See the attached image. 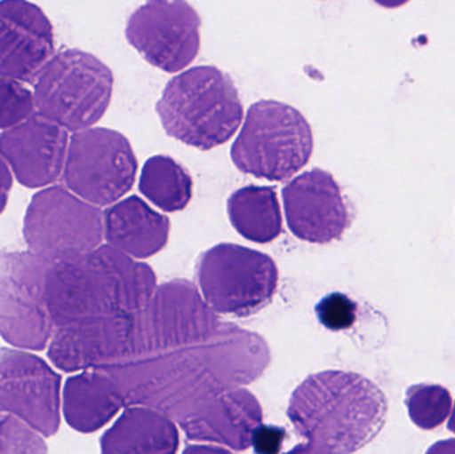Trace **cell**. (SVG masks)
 <instances>
[{
	"mask_svg": "<svg viewBox=\"0 0 455 454\" xmlns=\"http://www.w3.org/2000/svg\"><path fill=\"white\" fill-rule=\"evenodd\" d=\"M187 349V367L178 349H170L96 368L116 381L128 407L152 408L180 423L216 394L259 378L269 362L261 338L227 324Z\"/></svg>",
	"mask_w": 455,
	"mask_h": 454,
	"instance_id": "cell-1",
	"label": "cell"
},
{
	"mask_svg": "<svg viewBox=\"0 0 455 454\" xmlns=\"http://www.w3.org/2000/svg\"><path fill=\"white\" fill-rule=\"evenodd\" d=\"M156 290V275L148 264L106 244L88 255L50 264L44 296L56 330L114 315L138 316Z\"/></svg>",
	"mask_w": 455,
	"mask_h": 454,
	"instance_id": "cell-2",
	"label": "cell"
},
{
	"mask_svg": "<svg viewBox=\"0 0 455 454\" xmlns=\"http://www.w3.org/2000/svg\"><path fill=\"white\" fill-rule=\"evenodd\" d=\"M286 415L307 444L328 454H353L384 428L387 400L358 373L323 370L294 389Z\"/></svg>",
	"mask_w": 455,
	"mask_h": 454,
	"instance_id": "cell-3",
	"label": "cell"
},
{
	"mask_svg": "<svg viewBox=\"0 0 455 454\" xmlns=\"http://www.w3.org/2000/svg\"><path fill=\"white\" fill-rule=\"evenodd\" d=\"M156 112L168 136L202 151L226 144L243 119L235 83L213 66L194 67L172 77Z\"/></svg>",
	"mask_w": 455,
	"mask_h": 454,
	"instance_id": "cell-4",
	"label": "cell"
},
{
	"mask_svg": "<svg viewBox=\"0 0 455 454\" xmlns=\"http://www.w3.org/2000/svg\"><path fill=\"white\" fill-rule=\"evenodd\" d=\"M312 127L294 107L275 100L254 103L230 149L233 164L257 179L285 181L309 163Z\"/></svg>",
	"mask_w": 455,
	"mask_h": 454,
	"instance_id": "cell-5",
	"label": "cell"
},
{
	"mask_svg": "<svg viewBox=\"0 0 455 454\" xmlns=\"http://www.w3.org/2000/svg\"><path fill=\"white\" fill-rule=\"evenodd\" d=\"M112 93L114 74L109 67L76 48L56 52L34 83L37 114L71 135L100 122Z\"/></svg>",
	"mask_w": 455,
	"mask_h": 454,
	"instance_id": "cell-6",
	"label": "cell"
},
{
	"mask_svg": "<svg viewBox=\"0 0 455 454\" xmlns=\"http://www.w3.org/2000/svg\"><path fill=\"white\" fill-rule=\"evenodd\" d=\"M28 251L50 264L88 255L103 245L104 213L64 184L32 196L23 221Z\"/></svg>",
	"mask_w": 455,
	"mask_h": 454,
	"instance_id": "cell-7",
	"label": "cell"
},
{
	"mask_svg": "<svg viewBox=\"0 0 455 454\" xmlns=\"http://www.w3.org/2000/svg\"><path fill=\"white\" fill-rule=\"evenodd\" d=\"M196 275L208 306L235 317L251 316L269 306L278 287V268L270 256L229 243L205 251Z\"/></svg>",
	"mask_w": 455,
	"mask_h": 454,
	"instance_id": "cell-8",
	"label": "cell"
},
{
	"mask_svg": "<svg viewBox=\"0 0 455 454\" xmlns=\"http://www.w3.org/2000/svg\"><path fill=\"white\" fill-rule=\"evenodd\" d=\"M138 159L128 139L109 128L72 133L63 183L95 207H111L132 188Z\"/></svg>",
	"mask_w": 455,
	"mask_h": 454,
	"instance_id": "cell-9",
	"label": "cell"
},
{
	"mask_svg": "<svg viewBox=\"0 0 455 454\" xmlns=\"http://www.w3.org/2000/svg\"><path fill=\"white\" fill-rule=\"evenodd\" d=\"M50 263L26 252L0 253V336L11 346L42 351L53 335L45 304Z\"/></svg>",
	"mask_w": 455,
	"mask_h": 454,
	"instance_id": "cell-10",
	"label": "cell"
},
{
	"mask_svg": "<svg viewBox=\"0 0 455 454\" xmlns=\"http://www.w3.org/2000/svg\"><path fill=\"white\" fill-rule=\"evenodd\" d=\"M221 325L194 283L171 280L157 287L147 308L136 316V356L204 343L215 338Z\"/></svg>",
	"mask_w": 455,
	"mask_h": 454,
	"instance_id": "cell-11",
	"label": "cell"
},
{
	"mask_svg": "<svg viewBox=\"0 0 455 454\" xmlns=\"http://www.w3.org/2000/svg\"><path fill=\"white\" fill-rule=\"evenodd\" d=\"M200 19L189 3L151 0L128 19L125 37L151 66L183 71L199 55Z\"/></svg>",
	"mask_w": 455,
	"mask_h": 454,
	"instance_id": "cell-12",
	"label": "cell"
},
{
	"mask_svg": "<svg viewBox=\"0 0 455 454\" xmlns=\"http://www.w3.org/2000/svg\"><path fill=\"white\" fill-rule=\"evenodd\" d=\"M0 410L40 436H53L60 426L61 376L31 352L0 349Z\"/></svg>",
	"mask_w": 455,
	"mask_h": 454,
	"instance_id": "cell-13",
	"label": "cell"
},
{
	"mask_svg": "<svg viewBox=\"0 0 455 454\" xmlns=\"http://www.w3.org/2000/svg\"><path fill=\"white\" fill-rule=\"evenodd\" d=\"M136 316L114 315L72 323L53 331L48 357L67 373L83 372L138 354Z\"/></svg>",
	"mask_w": 455,
	"mask_h": 454,
	"instance_id": "cell-14",
	"label": "cell"
},
{
	"mask_svg": "<svg viewBox=\"0 0 455 454\" xmlns=\"http://www.w3.org/2000/svg\"><path fill=\"white\" fill-rule=\"evenodd\" d=\"M283 202L289 229L302 242L328 244L341 239L352 224L339 183L320 168L289 181L283 189Z\"/></svg>",
	"mask_w": 455,
	"mask_h": 454,
	"instance_id": "cell-15",
	"label": "cell"
},
{
	"mask_svg": "<svg viewBox=\"0 0 455 454\" xmlns=\"http://www.w3.org/2000/svg\"><path fill=\"white\" fill-rule=\"evenodd\" d=\"M68 131L40 114L0 133V156L18 183L29 189L55 186L63 178Z\"/></svg>",
	"mask_w": 455,
	"mask_h": 454,
	"instance_id": "cell-16",
	"label": "cell"
},
{
	"mask_svg": "<svg viewBox=\"0 0 455 454\" xmlns=\"http://www.w3.org/2000/svg\"><path fill=\"white\" fill-rule=\"evenodd\" d=\"M55 55V34L44 11L27 0L0 2V76L34 84Z\"/></svg>",
	"mask_w": 455,
	"mask_h": 454,
	"instance_id": "cell-17",
	"label": "cell"
},
{
	"mask_svg": "<svg viewBox=\"0 0 455 454\" xmlns=\"http://www.w3.org/2000/svg\"><path fill=\"white\" fill-rule=\"evenodd\" d=\"M262 420L264 413L259 400L240 386L216 394L179 426L191 442L243 452L251 447L254 432L262 426Z\"/></svg>",
	"mask_w": 455,
	"mask_h": 454,
	"instance_id": "cell-18",
	"label": "cell"
},
{
	"mask_svg": "<svg viewBox=\"0 0 455 454\" xmlns=\"http://www.w3.org/2000/svg\"><path fill=\"white\" fill-rule=\"evenodd\" d=\"M170 232V219L139 196L120 200L104 212L107 245L136 260L164 250Z\"/></svg>",
	"mask_w": 455,
	"mask_h": 454,
	"instance_id": "cell-19",
	"label": "cell"
},
{
	"mask_svg": "<svg viewBox=\"0 0 455 454\" xmlns=\"http://www.w3.org/2000/svg\"><path fill=\"white\" fill-rule=\"evenodd\" d=\"M63 415L80 434H93L127 407L116 381L101 368L83 370L64 384Z\"/></svg>",
	"mask_w": 455,
	"mask_h": 454,
	"instance_id": "cell-20",
	"label": "cell"
},
{
	"mask_svg": "<svg viewBox=\"0 0 455 454\" xmlns=\"http://www.w3.org/2000/svg\"><path fill=\"white\" fill-rule=\"evenodd\" d=\"M180 434L172 418L130 405L100 440L101 454H176Z\"/></svg>",
	"mask_w": 455,
	"mask_h": 454,
	"instance_id": "cell-21",
	"label": "cell"
},
{
	"mask_svg": "<svg viewBox=\"0 0 455 454\" xmlns=\"http://www.w3.org/2000/svg\"><path fill=\"white\" fill-rule=\"evenodd\" d=\"M228 218L233 228L249 242L267 244L283 234V213L272 187L248 186L230 195Z\"/></svg>",
	"mask_w": 455,
	"mask_h": 454,
	"instance_id": "cell-22",
	"label": "cell"
},
{
	"mask_svg": "<svg viewBox=\"0 0 455 454\" xmlns=\"http://www.w3.org/2000/svg\"><path fill=\"white\" fill-rule=\"evenodd\" d=\"M139 189L160 210L173 213L186 210L194 196L191 173L173 157H149L141 171Z\"/></svg>",
	"mask_w": 455,
	"mask_h": 454,
	"instance_id": "cell-23",
	"label": "cell"
},
{
	"mask_svg": "<svg viewBox=\"0 0 455 454\" xmlns=\"http://www.w3.org/2000/svg\"><path fill=\"white\" fill-rule=\"evenodd\" d=\"M405 405L411 420L424 431L443 426L451 413L453 399L445 386L417 384L406 391Z\"/></svg>",
	"mask_w": 455,
	"mask_h": 454,
	"instance_id": "cell-24",
	"label": "cell"
},
{
	"mask_svg": "<svg viewBox=\"0 0 455 454\" xmlns=\"http://www.w3.org/2000/svg\"><path fill=\"white\" fill-rule=\"evenodd\" d=\"M35 114L34 90L26 83L0 76V131L12 130Z\"/></svg>",
	"mask_w": 455,
	"mask_h": 454,
	"instance_id": "cell-25",
	"label": "cell"
},
{
	"mask_svg": "<svg viewBox=\"0 0 455 454\" xmlns=\"http://www.w3.org/2000/svg\"><path fill=\"white\" fill-rule=\"evenodd\" d=\"M43 436L11 413L0 410V454H47Z\"/></svg>",
	"mask_w": 455,
	"mask_h": 454,
	"instance_id": "cell-26",
	"label": "cell"
},
{
	"mask_svg": "<svg viewBox=\"0 0 455 454\" xmlns=\"http://www.w3.org/2000/svg\"><path fill=\"white\" fill-rule=\"evenodd\" d=\"M315 315L328 330H349L357 320V304L344 293H331L317 304Z\"/></svg>",
	"mask_w": 455,
	"mask_h": 454,
	"instance_id": "cell-27",
	"label": "cell"
},
{
	"mask_svg": "<svg viewBox=\"0 0 455 454\" xmlns=\"http://www.w3.org/2000/svg\"><path fill=\"white\" fill-rule=\"evenodd\" d=\"M285 436L283 428L262 424L254 432L251 448L256 454H280Z\"/></svg>",
	"mask_w": 455,
	"mask_h": 454,
	"instance_id": "cell-28",
	"label": "cell"
},
{
	"mask_svg": "<svg viewBox=\"0 0 455 454\" xmlns=\"http://www.w3.org/2000/svg\"><path fill=\"white\" fill-rule=\"evenodd\" d=\"M13 186V175L11 172L7 163L0 156V215L7 208L8 200H10L11 189Z\"/></svg>",
	"mask_w": 455,
	"mask_h": 454,
	"instance_id": "cell-29",
	"label": "cell"
},
{
	"mask_svg": "<svg viewBox=\"0 0 455 454\" xmlns=\"http://www.w3.org/2000/svg\"><path fill=\"white\" fill-rule=\"evenodd\" d=\"M183 454H233L229 450L218 445L195 444L184 450Z\"/></svg>",
	"mask_w": 455,
	"mask_h": 454,
	"instance_id": "cell-30",
	"label": "cell"
},
{
	"mask_svg": "<svg viewBox=\"0 0 455 454\" xmlns=\"http://www.w3.org/2000/svg\"><path fill=\"white\" fill-rule=\"evenodd\" d=\"M425 454H455V439L435 442Z\"/></svg>",
	"mask_w": 455,
	"mask_h": 454,
	"instance_id": "cell-31",
	"label": "cell"
},
{
	"mask_svg": "<svg viewBox=\"0 0 455 454\" xmlns=\"http://www.w3.org/2000/svg\"><path fill=\"white\" fill-rule=\"evenodd\" d=\"M285 454H328L325 452H323V450H317V448L313 447V445L307 444H301L297 445V447H294L293 450H289L288 453Z\"/></svg>",
	"mask_w": 455,
	"mask_h": 454,
	"instance_id": "cell-32",
	"label": "cell"
},
{
	"mask_svg": "<svg viewBox=\"0 0 455 454\" xmlns=\"http://www.w3.org/2000/svg\"><path fill=\"white\" fill-rule=\"evenodd\" d=\"M448 428L449 431L453 432V434H455V404L453 412H451V420H449Z\"/></svg>",
	"mask_w": 455,
	"mask_h": 454,
	"instance_id": "cell-33",
	"label": "cell"
}]
</instances>
